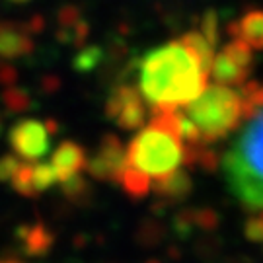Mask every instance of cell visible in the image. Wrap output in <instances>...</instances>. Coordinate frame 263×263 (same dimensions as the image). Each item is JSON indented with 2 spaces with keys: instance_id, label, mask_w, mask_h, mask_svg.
I'll return each instance as SVG.
<instances>
[{
  "instance_id": "obj_1",
  "label": "cell",
  "mask_w": 263,
  "mask_h": 263,
  "mask_svg": "<svg viewBox=\"0 0 263 263\" xmlns=\"http://www.w3.org/2000/svg\"><path fill=\"white\" fill-rule=\"evenodd\" d=\"M207 86V68L181 39L152 49L139 63V90L151 111L185 107Z\"/></svg>"
},
{
  "instance_id": "obj_2",
  "label": "cell",
  "mask_w": 263,
  "mask_h": 263,
  "mask_svg": "<svg viewBox=\"0 0 263 263\" xmlns=\"http://www.w3.org/2000/svg\"><path fill=\"white\" fill-rule=\"evenodd\" d=\"M226 185L248 213H263V107L244 119L222 156Z\"/></svg>"
},
{
  "instance_id": "obj_3",
  "label": "cell",
  "mask_w": 263,
  "mask_h": 263,
  "mask_svg": "<svg viewBox=\"0 0 263 263\" xmlns=\"http://www.w3.org/2000/svg\"><path fill=\"white\" fill-rule=\"evenodd\" d=\"M187 164V144L160 115L151 113V123L141 127L127 146V166L154 181L168 178Z\"/></svg>"
},
{
  "instance_id": "obj_4",
  "label": "cell",
  "mask_w": 263,
  "mask_h": 263,
  "mask_svg": "<svg viewBox=\"0 0 263 263\" xmlns=\"http://www.w3.org/2000/svg\"><path fill=\"white\" fill-rule=\"evenodd\" d=\"M187 117L195 123L205 144L226 139L246 119L244 98L240 90L226 84L207 86L201 94L183 107Z\"/></svg>"
},
{
  "instance_id": "obj_5",
  "label": "cell",
  "mask_w": 263,
  "mask_h": 263,
  "mask_svg": "<svg viewBox=\"0 0 263 263\" xmlns=\"http://www.w3.org/2000/svg\"><path fill=\"white\" fill-rule=\"evenodd\" d=\"M254 68V49L242 39L232 37L218 53L211 66V76L218 84L240 88L250 80Z\"/></svg>"
},
{
  "instance_id": "obj_6",
  "label": "cell",
  "mask_w": 263,
  "mask_h": 263,
  "mask_svg": "<svg viewBox=\"0 0 263 263\" xmlns=\"http://www.w3.org/2000/svg\"><path fill=\"white\" fill-rule=\"evenodd\" d=\"M55 125L39 119H20L8 133V142L24 162H37L49 152Z\"/></svg>"
},
{
  "instance_id": "obj_7",
  "label": "cell",
  "mask_w": 263,
  "mask_h": 263,
  "mask_svg": "<svg viewBox=\"0 0 263 263\" xmlns=\"http://www.w3.org/2000/svg\"><path fill=\"white\" fill-rule=\"evenodd\" d=\"M105 115L123 131H137L148 117V105L139 88L123 84L117 86L107 98Z\"/></svg>"
},
{
  "instance_id": "obj_8",
  "label": "cell",
  "mask_w": 263,
  "mask_h": 263,
  "mask_svg": "<svg viewBox=\"0 0 263 263\" xmlns=\"http://www.w3.org/2000/svg\"><path fill=\"white\" fill-rule=\"evenodd\" d=\"M127 166V148L117 135H105L86 162V172L98 181H117Z\"/></svg>"
},
{
  "instance_id": "obj_9",
  "label": "cell",
  "mask_w": 263,
  "mask_h": 263,
  "mask_svg": "<svg viewBox=\"0 0 263 263\" xmlns=\"http://www.w3.org/2000/svg\"><path fill=\"white\" fill-rule=\"evenodd\" d=\"M86 162H88V156H86L84 146H80L74 141L61 142L51 156V166L55 170L59 183H63L76 174H80L82 170H86Z\"/></svg>"
},
{
  "instance_id": "obj_10",
  "label": "cell",
  "mask_w": 263,
  "mask_h": 263,
  "mask_svg": "<svg viewBox=\"0 0 263 263\" xmlns=\"http://www.w3.org/2000/svg\"><path fill=\"white\" fill-rule=\"evenodd\" d=\"M33 51V39L28 26L0 22V57L2 59H20Z\"/></svg>"
},
{
  "instance_id": "obj_11",
  "label": "cell",
  "mask_w": 263,
  "mask_h": 263,
  "mask_svg": "<svg viewBox=\"0 0 263 263\" xmlns=\"http://www.w3.org/2000/svg\"><path fill=\"white\" fill-rule=\"evenodd\" d=\"M230 37L242 39L254 51H263V10H250L228 26Z\"/></svg>"
},
{
  "instance_id": "obj_12",
  "label": "cell",
  "mask_w": 263,
  "mask_h": 263,
  "mask_svg": "<svg viewBox=\"0 0 263 263\" xmlns=\"http://www.w3.org/2000/svg\"><path fill=\"white\" fill-rule=\"evenodd\" d=\"M193 181L189 178V174L185 170H176L174 174H170L168 178L160 179L152 183V191L164 199H183L191 193Z\"/></svg>"
},
{
  "instance_id": "obj_13",
  "label": "cell",
  "mask_w": 263,
  "mask_h": 263,
  "mask_svg": "<svg viewBox=\"0 0 263 263\" xmlns=\"http://www.w3.org/2000/svg\"><path fill=\"white\" fill-rule=\"evenodd\" d=\"M119 185L129 197L142 199L152 191V179L148 176H144L142 172H139V170L125 166L121 178H119Z\"/></svg>"
},
{
  "instance_id": "obj_14",
  "label": "cell",
  "mask_w": 263,
  "mask_h": 263,
  "mask_svg": "<svg viewBox=\"0 0 263 263\" xmlns=\"http://www.w3.org/2000/svg\"><path fill=\"white\" fill-rule=\"evenodd\" d=\"M24 248L31 255H41L49 252V248L53 246V234L49 232L45 226H28L24 230Z\"/></svg>"
},
{
  "instance_id": "obj_15",
  "label": "cell",
  "mask_w": 263,
  "mask_h": 263,
  "mask_svg": "<svg viewBox=\"0 0 263 263\" xmlns=\"http://www.w3.org/2000/svg\"><path fill=\"white\" fill-rule=\"evenodd\" d=\"M181 41L187 45V47L193 49V53L201 59V63H203V66L207 68L209 76H211V66H213V61H215V53H216V47L209 41L201 31H187L183 37H181Z\"/></svg>"
},
{
  "instance_id": "obj_16",
  "label": "cell",
  "mask_w": 263,
  "mask_h": 263,
  "mask_svg": "<svg viewBox=\"0 0 263 263\" xmlns=\"http://www.w3.org/2000/svg\"><path fill=\"white\" fill-rule=\"evenodd\" d=\"M31 181H33V187L37 191V195L47 191L51 185H55L57 176L51 162L49 164L47 162H31Z\"/></svg>"
},
{
  "instance_id": "obj_17",
  "label": "cell",
  "mask_w": 263,
  "mask_h": 263,
  "mask_svg": "<svg viewBox=\"0 0 263 263\" xmlns=\"http://www.w3.org/2000/svg\"><path fill=\"white\" fill-rule=\"evenodd\" d=\"M10 183H12V189L22 197H35L37 191L31 181V162H22L14 178L10 179Z\"/></svg>"
},
{
  "instance_id": "obj_18",
  "label": "cell",
  "mask_w": 263,
  "mask_h": 263,
  "mask_svg": "<svg viewBox=\"0 0 263 263\" xmlns=\"http://www.w3.org/2000/svg\"><path fill=\"white\" fill-rule=\"evenodd\" d=\"M199 31H201L215 47L218 45V16H216V12H213V10H211V12H205V16L201 18Z\"/></svg>"
},
{
  "instance_id": "obj_19",
  "label": "cell",
  "mask_w": 263,
  "mask_h": 263,
  "mask_svg": "<svg viewBox=\"0 0 263 263\" xmlns=\"http://www.w3.org/2000/svg\"><path fill=\"white\" fill-rule=\"evenodd\" d=\"M246 238L252 242H263V213H250L246 220Z\"/></svg>"
},
{
  "instance_id": "obj_20",
  "label": "cell",
  "mask_w": 263,
  "mask_h": 263,
  "mask_svg": "<svg viewBox=\"0 0 263 263\" xmlns=\"http://www.w3.org/2000/svg\"><path fill=\"white\" fill-rule=\"evenodd\" d=\"M24 160L16 156V154H4L0 156V181H10L14 178V174L18 172L20 164Z\"/></svg>"
},
{
  "instance_id": "obj_21",
  "label": "cell",
  "mask_w": 263,
  "mask_h": 263,
  "mask_svg": "<svg viewBox=\"0 0 263 263\" xmlns=\"http://www.w3.org/2000/svg\"><path fill=\"white\" fill-rule=\"evenodd\" d=\"M63 185V191H65L66 197H82L86 191H88V183H86V179L80 178V174H76L72 176L70 179H66L61 183Z\"/></svg>"
},
{
  "instance_id": "obj_22",
  "label": "cell",
  "mask_w": 263,
  "mask_h": 263,
  "mask_svg": "<svg viewBox=\"0 0 263 263\" xmlns=\"http://www.w3.org/2000/svg\"><path fill=\"white\" fill-rule=\"evenodd\" d=\"M4 102L8 105V109L18 111V109H24L28 105V96L24 92H20L18 88H8L6 94H4Z\"/></svg>"
},
{
  "instance_id": "obj_23",
  "label": "cell",
  "mask_w": 263,
  "mask_h": 263,
  "mask_svg": "<svg viewBox=\"0 0 263 263\" xmlns=\"http://www.w3.org/2000/svg\"><path fill=\"white\" fill-rule=\"evenodd\" d=\"M6 2H12V4H26L29 0H6Z\"/></svg>"
},
{
  "instance_id": "obj_24",
  "label": "cell",
  "mask_w": 263,
  "mask_h": 263,
  "mask_svg": "<svg viewBox=\"0 0 263 263\" xmlns=\"http://www.w3.org/2000/svg\"><path fill=\"white\" fill-rule=\"evenodd\" d=\"M0 263H18V261H0Z\"/></svg>"
}]
</instances>
